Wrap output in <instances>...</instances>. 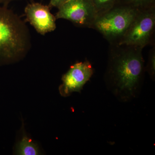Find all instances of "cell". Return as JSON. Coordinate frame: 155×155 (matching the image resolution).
Instances as JSON below:
<instances>
[{
    "label": "cell",
    "instance_id": "1",
    "mask_svg": "<svg viewBox=\"0 0 155 155\" xmlns=\"http://www.w3.org/2000/svg\"><path fill=\"white\" fill-rule=\"evenodd\" d=\"M143 48L125 44L109 45L104 78L107 88L119 101L130 102L141 91L145 72Z\"/></svg>",
    "mask_w": 155,
    "mask_h": 155
},
{
    "label": "cell",
    "instance_id": "2",
    "mask_svg": "<svg viewBox=\"0 0 155 155\" xmlns=\"http://www.w3.org/2000/svg\"><path fill=\"white\" fill-rule=\"evenodd\" d=\"M8 7L0 5V64L21 60L31 47L25 22Z\"/></svg>",
    "mask_w": 155,
    "mask_h": 155
},
{
    "label": "cell",
    "instance_id": "3",
    "mask_svg": "<svg viewBox=\"0 0 155 155\" xmlns=\"http://www.w3.org/2000/svg\"><path fill=\"white\" fill-rule=\"evenodd\" d=\"M139 11L117 5L97 16L91 28L96 30L110 45H118Z\"/></svg>",
    "mask_w": 155,
    "mask_h": 155
},
{
    "label": "cell",
    "instance_id": "4",
    "mask_svg": "<svg viewBox=\"0 0 155 155\" xmlns=\"http://www.w3.org/2000/svg\"><path fill=\"white\" fill-rule=\"evenodd\" d=\"M155 8L140 11L120 43L144 48L155 45Z\"/></svg>",
    "mask_w": 155,
    "mask_h": 155
},
{
    "label": "cell",
    "instance_id": "5",
    "mask_svg": "<svg viewBox=\"0 0 155 155\" xmlns=\"http://www.w3.org/2000/svg\"><path fill=\"white\" fill-rule=\"evenodd\" d=\"M58 10L57 19H67L77 27L91 28L97 16L92 0H69Z\"/></svg>",
    "mask_w": 155,
    "mask_h": 155
},
{
    "label": "cell",
    "instance_id": "6",
    "mask_svg": "<svg viewBox=\"0 0 155 155\" xmlns=\"http://www.w3.org/2000/svg\"><path fill=\"white\" fill-rule=\"evenodd\" d=\"M93 73V69L89 61L86 60L84 62H76L62 76V84L59 88L60 94L67 97L72 93L80 92Z\"/></svg>",
    "mask_w": 155,
    "mask_h": 155
},
{
    "label": "cell",
    "instance_id": "7",
    "mask_svg": "<svg viewBox=\"0 0 155 155\" xmlns=\"http://www.w3.org/2000/svg\"><path fill=\"white\" fill-rule=\"evenodd\" d=\"M51 10L48 5L31 2L24 10L25 21L29 22L41 35L52 32L56 29L57 19L51 13Z\"/></svg>",
    "mask_w": 155,
    "mask_h": 155
},
{
    "label": "cell",
    "instance_id": "8",
    "mask_svg": "<svg viewBox=\"0 0 155 155\" xmlns=\"http://www.w3.org/2000/svg\"><path fill=\"white\" fill-rule=\"evenodd\" d=\"M16 153L22 155H37L40 153L38 146L26 135L17 144Z\"/></svg>",
    "mask_w": 155,
    "mask_h": 155
},
{
    "label": "cell",
    "instance_id": "9",
    "mask_svg": "<svg viewBox=\"0 0 155 155\" xmlns=\"http://www.w3.org/2000/svg\"><path fill=\"white\" fill-rule=\"evenodd\" d=\"M117 5L143 11L155 8V0H118Z\"/></svg>",
    "mask_w": 155,
    "mask_h": 155
},
{
    "label": "cell",
    "instance_id": "10",
    "mask_svg": "<svg viewBox=\"0 0 155 155\" xmlns=\"http://www.w3.org/2000/svg\"><path fill=\"white\" fill-rule=\"evenodd\" d=\"M97 16L104 14L117 5L118 0H92Z\"/></svg>",
    "mask_w": 155,
    "mask_h": 155
},
{
    "label": "cell",
    "instance_id": "11",
    "mask_svg": "<svg viewBox=\"0 0 155 155\" xmlns=\"http://www.w3.org/2000/svg\"><path fill=\"white\" fill-rule=\"evenodd\" d=\"M145 71L148 73L151 79L154 81L155 79V46L150 50L149 53L148 59Z\"/></svg>",
    "mask_w": 155,
    "mask_h": 155
},
{
    "label": "cell",
    "instance_id": "12",
    "mask_svg": "<svg viewBox=\"0 0 155 155\" xmlns=\"http://www.w3.org/2000/svg\"><path fill=\"white\" fill-rule=\"evenodd\" d=\"M69 0H50L49 4L48 5L51 9L53 8H58L63 5Z\"/></svg>",
    "mask_w": 155,
    "mask_h": 155
},
{
    "label": "cell",
    "instance_id": "13",
    "mask_svg": "<svg viewBox=\"0 0 155 155\" xmlns=\"http://www.w3.org/2000/svg\"><path fill=\"white\" fill-rule=\"evenodd\" d=\"M14 1L17 0H0V5L8 6L9 3Z\"/></svg>",
    "mask_w": 155,
    "mask_h": 155
}]
</instances>
